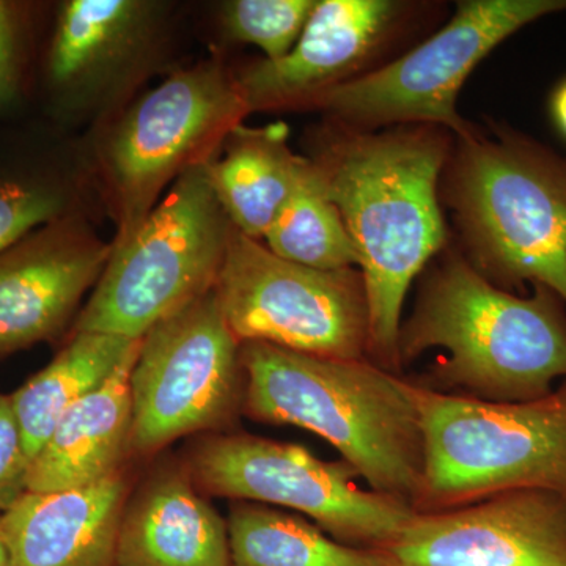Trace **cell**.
<instances>
[{
    "instance_id": "obj_1",
    "label": "cell",
    "mask_w": 566,
    "mask_h": 566,
    "mask_svg": "<svg viewBox=\"0 0 566 566\" xmlns=\"http://www.w3.org/2000/svg\"><path fill=\"white\" fill-rule=\"evenodd\" d=\"M449 144L439 126L374 133L340 125L314 161L359 255L370 319L368 352L392 374L400 370L406 294L447 241L438 188L452 153Z\"/></svg>"
},
{
    "instance_id": "obj_2",
    "label": "cell",
    "mask_w": 566,
    "mask_h": 566,
    "mask_svg": "<svg viewBox=\"0 0 566 566\" xmlns=\"http://www.w3.org/2000/svg\"><path fill=\"white\" fill-rule=\"evenodd\" d=\"M243 411L326 439L371 491L415 509L423 433L415 385L367 360L327 359L263 342L241 344Z\"/></svg>"
},
{
    "instance_id": "obj_3",
    "label": "cell",
    "mask_w": 566,
    "mask_h": 566,
    "mask_svg": "<svg viewBox=\"0 0 566 566\" xmlns=\"http://www.w3.org/2000/svg\"><path fill=\"white\" fill-rule=\"evenodd\" d=\"M431 348L446 356L434 378L499 403L538 400L566 379V304L545 285L531 296L499 289L449 253L424 282L398 335L400 368Z\"/></svg>"
},
{
    "instance_id": "obj_4",
    "label": "cell",
    "mask_w": 566,
    "mask_h": 566,
    "mask_svg": "<svg viewBox=\"0 0 566 566\" xmlns=\"http://www.w3.org/2000/svg\"><path fill=\"white\" fill-rule=\"evenodd\" d=\"M446 200L469 260L499 289L545 285L566 304V159L509 128L458 137Z\"/></svg>"
},
{
    "instance_id": "obj_5",
    "label": "cell",
    "mask_w": 566,
    "mask_h": 566,
    "mask_svg": "<svg viewBox=\"0 0 566 566\" xmlns=\"http://www.w3.org/2000/svg\"><path fill=\"white\" fill-rule=\"evenodd\" d=\"M423 433L416 513L520 490L566 495V379L546 397L499 403L415 385Z\"/></svg>"
},
{
    "instance_id": "obj_6",
    "label": "cell",
    "mask_w": 566,
    "mask_h": 566,
    "mask_svg": "<svg viewBox=\"0 0 566 566\" xmlns=\"http://www.w3.org/2000/svg\"><path fill=\"white\" fill-rule=\"evenodd\" d=\"M230 229L207 163L189 167L136 230L112 245L74 333L140 340L214 289Z\"/></svg>"
},
{
    "instance_id": "obj_7",
    "label": "cell",
    "mask_w": 566,
    "mask_h": 566,
    "mask_svg": "<svg viewBox=\"0 0 566 566\" xmlns=\"http://www.w3.org/2000/svg\"><path fill=\"white\" fill-rule=\"evenodd\" d=\"M566 0H468L431 39L403 57L319 93L305 106L326 111L342 126L431 125L457 137L474 132L457 112V98L476 63L510 35Z\"/></svg>"
},
{
    "instance_id": "obj_8",
    "label": "cell",
    "mask_w": 566,
    "mask_h": 566,
    "mask_svg": "<svg viewBox=\"0 0 566 566\" xmlns=\"http://www.w3.org/2000/svg\"><path fill=\"white\" fill-rule=\"evenodd\" d=\"M214 290L240 344L342 360H363L370 348L364 277L353 268L289 262L232 226Z\"/></svg>"
},
{
    "instance_id": "obj_9",
    "label": "cell",
    "mask_w": 566,
    "mask_h": 566,
    "mask_svg": "<svg viewBox=\"0 0 566 566\" xmlns=\"http://www.w3.org/2000/svg\"><path fill=\"white\" fill-rule=\"evenodd\" d=\"M186 469L205 493L285 506L364 549H381L416 515L411 505L357 485L360 475L345 461L329 463L304 447L259 436L200 439Z\"/></svg>"
},
{
    "instance_id": "obj_10",
    "label": "cell",
    "mask_w": 566,
    "mask_h": 566,
    "mask_svg": "<svg viewBox=\"0 0 566 566\" xmlns=\"http://www.w3.org/2000/svg\"><path fill=\"white\" fill-rule=\"evenodd\" d=\"M240 353L214 289L153 326L132 371L134 452L226 427L243 408Z\"/></svg>"
},
{
    "instance_id": "obj_11",
    "label": "cell",
    "mask_w": 566,
    "mask_h": 566,
    "mask_svg": "<svg viewBox=\"0 0 566 566\" xmlns=\"http://www.w3.org/2000/svg\"><path fill=\"white\" fill-rule=\"evenodd\" d=\"M249 111L237 82L216 65L174 74L118 126L106 151L112 191L120 210V234H132L155 208L172 178L200 161Z\"/></svg>"
},
{
    "instance_id": "obj_12",
    "label": "cell",
    "mask_w": 566,
    "mask_h": 566,
    "mask_svg": "<svg viewBox=\"0 0 566 566\" xmlns=\"http://www.w3.org/2000/svg\"><path fill=\"white\" fill-rule=\"evenodd\" d=\"M379 551L389 566H566V495L510 491L416 513Z\"/></svg>"
},
{
    "instance_id": "obj_13",
    "label": "cell",
    "mask_w": 566,
    "mask_h": 566,
    "mask_svg": "<svg viewBox=\"0 0 566 566\" xmlns=\"http://www.w3.org/2000/svg\"><path fill=\"white\" fill-rule=\"evenodd\" d=\"M111 252L62 219L0 252V357L57 337Z\"/></svg>"
},
{
    "instance_id": "obj_14",
    "label": "cell",
    "mask_w": 566,
    "mask_h": 566,
    "mask_svg": "<svg viewBox=\"0 0 566 566\" xmlns=\"http://www.w3.org/2000/svg\"><path fill=\"white\" fill-rule=\"evenodd\" d=\"M405 10V3L390 0L316 2L285 57L253 63L234 81L249 111L301 106L353 80L392 35Z\"/></svg>"
},
{
    "instance_id": "obj_15",
    "label": "cell",
    "mask_w": 566,
    "mask_h": 566,
    "mask_svg": "<svg viewBox=\"0 0 566 566\" xmlns=\"http://www.w3.org/2000/svg\"><path fill=\"white\" fill-rule=\"evenodd\" d=\"M128 493L122 472L76 490L25 493L0 516L11 566H114Z\"/></svg>"
},
{
    "instance_id": "obj_16",
    "label": "cell",
    "mask_w": 566,
    "mask_h": 566,
    "mask_svg": "<svg viewBox=\"0 0 566 566\" xmlns=\"http://www.w3.org/2000/svg\"><path fill=\"white\" fill-rule=\"evenodd\" d=\"M114 566H232L227 521L188 469L161 465L128 495Z\"/></svg>"
},
{
    "instance_id": "obj_17",
    "label": "cell",
    "mask_w": 566,
    "mask_h": 566,
    "mask_svg": "<svg viewBox=\"0 0 566 566\" xmlns=\"http://www.w3.org/2000/svg\"><path fill=\"white\" fill-rule=\"evenodd\" d=\"M139 345L102 387L62 416L29 465L28 493L76 490L120 472L132 449V371Z\"/></svg>"
},
{
    "instance_id": "obj_18",
    "label": "cell",
    "mask_w": 566,
    "mask_h": 566,
    "mask_svg": "<svg viewBox=\"0 0 566 566\" xmlns=\"http://www.w3.org/2000/svg\"><path fill=\"white\" fill-rule=\"evenodd\" d=\"M282 123L266 128L237 125L227 134L221 159L207 163L212 191L230 223L259 241L307 170L308 159L286 145Z\"/></svg>"
},
{
    "instance_id": "obj_19",
    "label": "cell",
    "mask_w": 566,
    "mask_h": 566,
    "mask_svg": "<svg viewBox=\"0 0 566 566\" xmlns=\"http://www.w3.org/2000/svg\"><path fill=\"white\" fill-rule=\"evenodd\" d=\"M151 3L70 0L57 18L48 76L66 92L87 91L125 63L144 40Z\"/></svg>"
},
{
    "instance_id": "obj_20",
    "label": "cell",
    "mask_w": 566,
    "mask_h": 566,
    "mask_svg": "<svg viewBox=\"0 0 566 566\" xmlns=\"http://www.w3.org/2000/svg\"><path fill=\"white\" fill-rule=\"evenodd\" d=\"M139 342L120 335L74 333L50 365L10 395L29 460L71 406L102 387Z\"/></svg>"
},
{
    "instance_id": "obj_21",
    "label": "cell",
    "mask_w": 566,
    "mask_h": 566,
    "mask_svg": "<svg viewBox=\"0 0 566 566\" xmlns=\"http://www.w3.org/2000/svg\"><path fill=\"white\" fill-rule=\"evenodd\" d=\"M232 566H389L379 549L344 545L304 517L237 504L229 520Z\"/></svg>"
},
{
    "instance_id": "obj_22",
    "label": "cell",
    "mask_w": 566,
    "mask_h": 566,
    "mask_svg": "<svg viewBox=\"0 0 566 566\" xmlns=\"http://www.w3.org/2000/svg\"><path fill=\"white\" fill-rule=\"evenodd\" d=\"M266 248L289 262L323 271L352 270L359 255L344 219L327 196L314 161L297 182L270 230Z\"/></svg>"
},
{
    "instance_id": "obj_23",
    "label": "cell",
    "mask_w": 566,
    "mask_h": 566,
    "mask_svg": "<svg viewBox=\"0 0 566 566\" xmlns=\"http://www.w3.org/2000/svg\"><path fill=\"white\" fill-rule=\"evenodd\" d=\"M315 0H233L223 3L222 25L227 35L255 44L264 61H279L300 40Z\"/></svg>"
},
{
    "instance_id": "obj_24",
    "label": "cell",
    "mask_w": 566,
    "mask_h": 566,
    "mask_svg": "<svg viewBox=\"0 0 566 566\" xmlns=\"http://www.w3.org/2000/svg\"><path fill=\"white\" fill-rule=\"evenodd\" d=\"M65 199L44 182L0 180V252L61 219Z\"/></svg>"
},
{
    "instance_id": "obj_25",
    "label": "cell",
    "mask_w": 566,
    "mask_h": 566,
    "mask_svg": "<svg viewBox=\"0 0 566 566\" xmlns=\"http://www.w3.org/2000/svg\"><path fill=\"white\" fill-rule=\"evenodd\" d=\"M29 465L11 397L0 394V516L28 493Z\"/></svg>"
},
{
    "instance_id": "obj_26",
    "label": "cell",
    "mask_w": 566,
    "mask_h": 566,
    "mask_svg": "<svg viewBox=\"0 0 566 566\" xmlns=\"http://www.w3.org/2000/svg\"><path fill=\"white\" fill-rule=\"evenodd\" d=\"M20 82V18L17 9L0 0V107L9 104Z\"/></svg>"
},
{
    "instance_id": "obj_27",
    "label": "cell",
    "mask_w": 566,
    "mask_h": 566,
    "mask_svg": "<svg viewBox=\"0 0 566 566\" xmlns=\"http://www.w3.org/2000/svg\"><path fill=\"white\" fill-rule=\"evenodd\" d=\"M551 109H553V117L558 128L566 136V81L562 82L556 93H554Z\"/></svg>"
},
{
    "instance_id": "obj_28",
    "label": "cell",
    "mask_w": 566,
    "mask_h": 566,
    "mask_svg": "<svg viewBox=\"0 0 566 566\" xmlns=\"http://www.w3.org/2000/svg\"><path fill=\"white\" fill-rule=\"evenodd\" d=\"M0 566H11L9 546L3 538L2 531H0Z\"/></svg>"
}]
</instances>
